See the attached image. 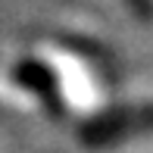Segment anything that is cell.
<instances>
[{"label":"cell","mask_w":153,"mask_h":153,"mask_svg":"<svg viewBox=\"0 0 153 153\" xmlns=\"http://www.w3.org/2000/svg\"><path fill=\"white\" fill-rule=\"evenodd\" d=\"M153 131V103H137V106H113L97 113L94 119L78 125V141L91 150L113 147L128 137L150 134Z\"/></svg>","instance_id":"6da1fadb"},{"label":"cell","mask_w":153,"mask_h":153,"mask_svg":"<svg viewBox=\"0 0 153 153\" xmlns=\"http://www.w3.org/2000/svg\"><path fill=\"white\" fill-rule=\"evenodd\" d=\"M10 78L16 81L19 88H25L28 94H34L44 109L50 116H66V97H62V88H59V75L53 72V66H47L44 59H19L13 66Z\"/></svg>","instance_id":"7a4b0ae2"},{"label":"cell","mask_w":153,"mask_h":153,"mask_svg":"<svg viewBox=\"0 0 153 153\" xmlns=\"http://www.w3.org/2000/svg\"><path fill=\"white\" fill-rule=\"evenodd\" d=\"M125 6H128L134 16H141V19H153V0H122Z\"/></svg>","instance_id":"3957f363"}]
</instances>
